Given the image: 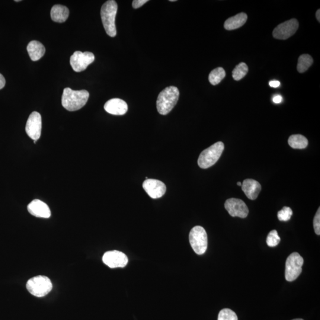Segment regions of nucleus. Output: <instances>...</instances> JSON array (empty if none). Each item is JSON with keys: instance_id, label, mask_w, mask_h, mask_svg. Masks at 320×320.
I'll return each instance as SVG.
<instances>
[{"instance_id": "obj_1", "label": "nucleus", "mask_w": 320, "mask_h": 320, "mask_svg": "<svg viewBox=\"0 0 320 320\" xmlns=\"http://www.w3.org/2000/svg\"><path fill=\"white\" fill-rule=\"evenodd\" d=\"M89 97L90 94L88 91H74L70 88H66L64 90L62 104L67 110L78 111L85 106Z\"/></svg>"}, {"instance_id": "obj_2", "label": "nucleus", "mask_w": 320, "mask_h": 320, "mask_svg": "<svg viewBox=\"0 0 320 320\" xmlns=\"http://www.w3.org/2000/svg\"><path fill=\"white\" fill-rule=\"evenodd\" d=\"M179 97L180 92L177 88L172 86L166 88L160 92L156 102L158 113L162 115H167L170 113L177 104Z\"/></svg>"}, {"instance_id": "obj_3", "label": "nucleus", "mask_w": 320, "mask_h": 320, "mask_svg": "<svg viewBox=\"0 0 320 320\" xmlns=\"http://www.w3.org/2000/svg\"><path fill=\"white\" fill-rule=\"evenodd\" d=\"M118 10V6L114 0L105 2L101 10V18L104 30L108 36L112 38H114L117 34L115 22Z\"/></svg>"}, {"instance_id": "obj_4", "label": "nucleus", "mask_w": 320, "mask_h": 320, "mask_svg": "<svg viewBox=\"0 0 320 320\" xmlns=\"http://www.w3.org/2000/svg\"><path fill=\"white\" fill-rule=\"evenodd\" d=\"M225 146L222 142H217L201 153L198 165L201 168L207 169L215 165L222 156Z\"/></svg>"}, {"instance_id": "obj_5", "label": "nucleus", "mask_w": 320, "mask_h": 320, "mask_svg": "<svg viewBox=\"0 0 320 320\" xmlns=\"http://www.w3.org/2000/svg\"><path fill=\"white\" fill-rule=\"evenodd\" d=\"M52 282L46 276H39L32 278L28 282L27 289L32 295L42 298L52 290Z\"/></svg>"}, {"instance_id": "obj_6", "label": "nucleus", "mask_w": 320, "mask_h": 320, "mask_svg": "<svg viewBox=\"0 0 320 320\" xmlns=\"http://www.w3.org/2000/svg\"><path fill=\"white\" fill-rule=\"evenodd\" d=\"M190 240L192 248L198 255L206 254L208 245L207 233L203 227L196 226L191 230Z\"/></svg>"}, {"instance_id": "obj_7", "label": "nucleus", "mask_w": 320, "mask_h": 320, "mask_svg": "<svg viewBox=\"0 0 320 320\" xmlns=\"http://www.w3.org/2000/svg\"><path fill=\"white\" fill-rule=\"evenodd\" d=\"M304 258L298 252H294L288 257L286 263V278L288 282L295 281L302 272Z\"/></svg>"}, {"instance_id": "obj_8", "label": "nucleus", "mask_w": 320, "mask_h": 320, "mask_svg": "<svg viewBox=\"0 0 320 320\" xmlns=\"http://www.w3.org/2000/svg\"><path fill=\"white\" fill-rule=\"evenodd\" d=\"M95 56L94 54L89 52L84 53L76 51L70 60V64L74 71L81 72L85 71L90 65L94 63Z\"/></svg>"}, {"instance_id": "obj_9", "label": "nucleus", "mask_w": 320, "mask_h": 320, "mask_svg": "<svg viewBox=\"0 0 320 320\" xmlns=\"http://www.w3.org/2000/svg\"><path fill=\"white\" fill-rule=\"evenodd\" d=\"M299 22L296 19L284 22L281 24L274 31L273 36L275 39L286 40L294 36L299 28Z\"/></svg>"}, {"instance_id": "obj_10", "label": "nucleus", "mask_w": 320, "mask_h": 320, "mask_svg": "<svg viewBox=\"0 0 320 320\" xmlns=\"http://www.w3.org/2000/svg\"><path fill=\"white\" fill-rule=\"evenodd\" d=\"M42 116L40 114L37 112H34L28 118L26 132L28 136L34 140H39L42 133Z\"/></svg>"}, {"instance_id": "obj_11", "label": "nucleus", "mask_w": 320, "mask_h": 320, "mask_svg": "<svg viewBox=\"0 0 320 320\" xmlns=\"http://www.w3.org/2000/svg\"><path fill=\"white\" fill-rule=\"evenodd\" d=\"M226 209L232 217L246 218L248 216V208L242 200L232 198L226 201Z\"/></svg>"}, {"instance_id": "obj_12", "label": "nucleus", "mask_w": 320, "mask_h": 320, "mask_svg": "<svg viewBox=\"0 0 320 320\" xmlns=\"http://www.w3.org/2000/svg\"><path fill=\"white\" fill-rule=\"evenodd\" d=\"M128 261L126 254L116 250L106 252L103 257L104 263L111 268L126 267Z\"/></svg>"}, {"instance_id": "obj_13", "label": "nucleus", "mask_w": 320, "mask_h": 320, "mask_svg": "<svg viewBox=\"0 0 320 320\" xmlns=\"http://www.w3.org/2000/svg\"><path fill=\"white\" fill-rule=\"evenodd\" d=\"M143 188L146 193L154 200L162 198L167 190L164 183L154 179H147L144 182Z\"/></svg>"}, {"instance_id": "obj_14", "label": "nucleus", "mask_w": 320, "mask_h": 320, "mask_svg": "<svg viewBox=\"0 0 320 320\" xmlns=\"http://www.w3.org/2000/svg\"><path fill=\"white\" fill-rule=\"evenodd\" d=\"M28 212L32 216L41 218H50L51 216L50 208L48 204L40 200H34L28 204Z\"/></svg>"}, {"instance_id": "obj_15", "label": "nucleus", "mask_w": 320, "mask_h": 320, "mask_svg": "<svg viewBox=\"0 0 320 320\" xmlns=\"http://www.w3.org/2000/svg\"><path fill=\"white\" fill-rule=\"evenodd\" d=\"M104 110L108 114L116 116H123L127 113L128 106L122 99L113 98L105 104Z\"/></svg>"}, {"instance_id": "obj_16", "label": "nucleus", "mask_w": 320, "mask_h": 320, "mask_svg": "<svg viewBox=\"0 0 320 320\" xmlns=\"http://www.w3.org/2000/svg\"><path fill=\"white\" fill-rule=\"evenodd\" d=\"M242 190L250 200H256L262 190V186L258 181L247 179L242 184Z\"/></svg>"}, {"instance_id": "obj_17", "label": "nucleus", "mask_w": 320, "mask_h": 320, "mask_svg": "<svg viewBox=\"0 0 320 320\" xmlns=\"http://www.w3.org/2000/svg\"><path fill=\"white\" fill-rule=\"evenodd\" d=\"M28 51L33 62H38L42 58L46 52V48L40 42L32 41L28 44Z\"/></svg>"}, {"instance_id": "obj_18", "label": "nucleus", "mask_w": 320, "mask_h": 320, "mask_svg": "<svg viewBox=\"0 0 320 320\" xmlns=\"http://www.w3.org/2000/svg\"><path fill=\"white\" fill-rule=\"evenodd\" d=\"M248 16L244 12H242L234 17L230 18L226 22L224 28L227 30H238L244 26L247 22Z\"/></svg>"}, {"instance_id": "obj_19", "label": "nucleus", "mask_w": 320, "mask_h": 320, "mask_svg": "<svg viewBox=\"0 0 320 320\" xmlns=\"http://www.w3.org/2000/svg\"><path fill=\"white\" fill-rule=\"evenodd\" d=\"M51 18L56 23L62 24L69 18V9L62 5L54 6L51 10Z\"/></svg>"}, {"instance_id": "obj_20", "label": "nucleus", "mask_w": 320, "mask_h": 320, "mask_svg": "<svg viewBox=\"0 0 320 320\" xmlns=\"http://www.w3.org/2000/svg\"><path fill=\"white\" fill-rule=\"evenodd\" d=\"M288 143L294 149L302 150L308 146V140L302 135H294L290 138Z\"/></svg>"}, {"instance_id": "obj_21", "label": "nucleus", "mask_w": 320, "mask_h": 320, "mask_svg": "<svg viewBox=\"0 0 320 320\" xmlns=\"http://www.w3.org/2000/svg\"><path fill=\"white\" fill-rule=\"evenodd\" d=\"M313 62L312 58L310 55L306 54L300 56L297 66L298 72L300 73L306 72L312 66Z\"/></svg>"}, {"instance_id": "obj_22", "label": "nucleus", "mask_w": 320, "mask_h": 320, "mask_svg": "<svg viewBox=\"0 0 320 320\" xmlns=\"http://www.w3.org/2000/svg\"><path fill=\"white\" fill-rule=\"evenodd\" d=\"M226 72L224 69L222 68H216L213 70L210 74V82L213 86L218 85L226 78Z\"/></svg>"}, {"instance_id": "obj_23", "label": "nucleus", "mask_w": 320, "mask_h": 320, "mask_svg": "<svg viewBox=\"0 0 320 320\" xmlns=\"http://www.w3.org/2000/svg\"><path fill=\"white\" fill-rule=\"evenodd\" d=\"M248 67L245 63L240 64L232 72V78L236 81H240L247 76Z\"/></svg>"}, {"instance_id": "obj_24", "label": "nucleus", "mask_w": 320, "mask_h": 320, "mask_svg": "<svg viewBox=\"0 0 320 320\" xmlns=\"http://www.w3.org/2000/svg\"><path fill=\"white\" fill-rule=\"evenodd\" d=\"M280 238L278 234V232L276 230L272 231L270 234L268 235L267 238V244L268 247L275 248L277 246L279 245L280 242Z\"/></svg>"}, {"instance_id": "obj_25", "label": "nucleus", "mask_w": 320, "mask_h": 320, "mask_svg": "<svg viewBox=\"0 0 320 320\" xmlns=\"http://www.w3.org/2000/svg\"><path fill=\"white\" fill-rule=\"evenodd\" d=\"M293 215V211L289 207H284L278 212V219L280 222H287L291 219Z\"/></svg>"}, {"instance_id": "obj_26", "label": "nucleus", "mask_w": 320, "mask_h": 320, "mask_svg": "<svg viewBox=\"0 0 320 320\" xmlns=\"http://www.w3.org/2000/svg\"><path fill=\"white\" fill-rule=\"evenodd\" d=\"M218 320H238L236 314L230 309H224L220 312Z\"/></svg>"}, {"instance_id": "obj_27", "label": "nucleus", "mask_w": 320, "mask_h": 320, "mask_svg": "<svg viewBox=\"0 0 320 320\" xmlns=\"http://www.w3.org/2000/svg\"><path fill=\"white\" fill-rule=\"evenodd\" d=\"M314 227L316 235H320V209L319 208L316 212L314 220Z\"/></svg>"}, {"instance_id": "obj_28", "label": "nucleus", "mask_w": 320, "mask_h": 320, "mask_svg": "<svg viewBox=\"0 0 320 320\" xmlns=\"http://www.w3.org/2000/svg\"><path fill=\"white\" fill-rule=\"evenodd\" d=\"M148 2H149L148 0H134L132 3V6L134 8H140Z\"/></svg>"}, {"instance_id": "obj_29", "label": "nucleus", "mask_w": 320, "mask_h": 320, "mask_svg": "<svg viewBox=\"0 0 320 320\" xmlns=\"http://www.w3.org/2000/svg\"><path fill=\"white\" fill-rule=\"evenodd\" d=\"M273 101L274 104H280L283 101V98L280 95L275 96L273 98Z\"/></svg>"}, {"instance_id": "obj_30", "label": "nucleus", "mask_w": 320, "mask_h": 320, "mask_svg": "<svg viewBox=\"0 0 320 320\" xmlns=\"http://www.w3.org/2000/svg\"><path fill=\"white\" fill-rule=\"evenodd\" d=\"M6 83V82L4 76L0 74V90L5 87Z\"/></svg>"}, {"instance_id": "obj_31", "label": "nucleus", "mask_w": 320, "mask_h": 320, "mask_svg": "<svg viewBox=\"0 0 320 320\" xmlns=\"http://www.w3.org/2000/svg\"><path fill=\"white\" fill-rule=\"evenodd\" d=\"M270 85L272 88H278L280 86V82L278 81H272L270 82Z\"/></svg>"}, {"instance_id": "obj_32", "label": "nucleus", "mask_w": 320, "mask_h": 320, "mask_svg": "<svg viewBox=\"0 0 320 320\" xmlns=\"http://www.w3.org/2000/svg\"><path fill=\"white\" fill-rule=\"evenodd\" d=\"M316 19H318V21L320 22V10H318V12H316Z\"/></svg>"}, {"instance_id": "obj_33", "label": "nucleus", "mask_w": 320, "mask_h": 320, "mask_svg": "<svg viewBox=\"0 0 320 320\" xmlns=\"http://www.w3.org/2000/svg\"><path fill=\"white\" fill-rule=\"evenodd\" d=\"M238 185L239 186H242V184L241 183V182H238Z\"/></svg>"}, {"instance_id": "obj_34", "label": "nucleus", "mask_w": 320, "mask_h": 320, "mask_svg": "<svg viewBox=\"0 0 320 320\" xmlns=\"http://www.w3.org/2000/svg\"><path fill=\"white\" fill-rule=\"evenodd\" d=\"M170 2H177V1H176V0H170Z\"/></svg>"}, {"instance_id": "obj_35", "label": "nucleus", "mask_w": 320, "mask_h": 320, "mask_svg": "<svg viewBox=\"0 0 320 320\" xmlns=\"http://www.w3.org/2000/svg\"><path fill=\"white\" fill-rule=\"evenodd\" d=\"M15 2H21L22 1H21V0H18H18H16Z\"/></svg>"}, {"instance_id": "obj_36", "label": "nucleus", "mask_w": 320, "mask_h": 320, "mask_svg": "<svg viewBox=\"0 0 320 320\" xmlns=\"http://www.w3.org/2000/svg\"><path fill=\"white\" fill-rule=\"evenodd\" d=\"M38 140H34V144H36L37 143Z\"/></svg>"}, {"instance_id": "obj_37", "label": "nucleus", "mask_w": 320, "mask_h": 320, "mask_svg": "<svg viewBox=\"0 0 320 320\" xmlns=\"http://www.w3.org/2000/svg\"><path fill=\"white\" fill-rule=\"evenodd\" d=\"M304 320L302 319H296V320Z\"/></svg>"}]
</instances>
